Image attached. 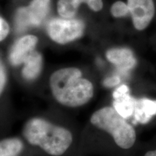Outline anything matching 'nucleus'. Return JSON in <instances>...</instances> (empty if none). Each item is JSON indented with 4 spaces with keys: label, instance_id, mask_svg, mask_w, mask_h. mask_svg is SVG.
I'll return each mask as SVG.
<instances>
[{
    "label": "nucleus",
    "instance_id": "19",
    "mask_svg": "<svg viewBox=\"0 0 156 156\" xmlns=\"http://www.w3.org/2000/svg\"><path fill=\"white\" fill-rule=\"evenodd\" d=\"M144 156H156V149L147 151Z\"/></svg>",
    "mask_w": 156,
    "mask_h": 156
},
{
    "label": "nucleus",
    "instance_id": "8",
    "mask_svg": "<svg viewBox=\"0 0 156 156\" xmlns=\"http://www.w3.org/2000/svg\"><path fill=\"white\" fill-rule=\"evenodd\" d=\"M113 105L119 114L125 119L129 118L134 114L136 99L130 95L127 85H122L115 90L113 93Z\"/></svg>",
    "mask_w": 156,
    "mask_h": 156
},
{
    "label": "nucleus",
    "instance_id": "15",
    "mask_svg": "<svg viewBox=\"0 0 156 156\" xmlns=\"http://www.w3.org/2000/svg\"><path fill=\"white\" fill-rule=\"evenodd\" d=\"M7 80V70L5 67V64H3L2 61L0 58V95L5 90L6 83Z\"/></svg>",
    "mask_w": 156,
    "mask_h": 156
},
{
    "label": "nucleus",
    "instance_id": "1",
    "mask_svg": "<svg viewBox=\"0 0 156 156\" xmlns=\"http://www.w3.org/2000/svg\"><path fill=\"white\" fill-rule=\"evenodd\" d=\"M49 85L55 100L63 106L75 108L86 104L92 99V83L83 77L80 69L67 67L55 71L51 75Z\"/></svg>",
    "mask_w": 156,
    "mask_h": 156
},
{
    "label": "nucleus",
    "instance_id": "7",
    "mask_svg": "<svg viewBox=\"0 0 156 156\" xmlns=\"http://www.w3.org/2000/svg\"><path fill=\"white\" fill-rule=\"evenodd\" d=\"M38 43V38L28 35L20 38L14 43L9 54V60L13 66L23 64L28 56L34 51Z\"/></svg>",
    "mask_w": 156,
    "mask_h": 156
},
{
    "label": "nucleus",
    "instance_id": "13",
    "mask_svg": "<svg viewBox=\"0 0 156 156\" xmlns=\"http://www.w3.org/2000/svg\"><path fill=\"white\" fill-rule=\"evenodd\" d=\"M90 0H59L57 4V10L59 15L64 18H73L77 14L80 5L88 3Z\"/></svg>",
    "mask_w": 156,
    "mask_h": 156
},
{
    "label": "nucleus",
    "instance_id": "6",
    "mask_svg": "<svg viewBox=\"0 0 156 156\" xmlns=\"http://www.w3.org/2000/svg\"><path fill=\"white\" fill-rule=\"evenodd\" d=\"M127 5L134 28L137 30H143L155 15L153 0H127Z\"/></svg>",
    "mask_w": 156,
    "mask_h": 156
},
{
    "label": "nucleus",
    "instance_id": "17",
    "mask_svg": "<svg viewBox=\"0 0 156 156\" xmlns=\"http://www.w3.org/2000/svg\"><path fill=\"white\" fill-rule=\"evenodd\" d=\"M120 83V78L118 76H112L111 77H108L103 81V85L105 87H113L119 85Z\"/></svg>",
    "mask_w": 156,
    "mask_h": 156
},
{
    "label": "nucleus",
    "instance_id": "5",
    "mask_svg": "<svg viewBox=\"0 0 156 156\" xmlns=\"http://www.w3.org/2000/svg\"><path fill=\"white\" fill-rule=\"evenodd\" d=\"M51 0H33L28 7L17 11L15 24L18 30L23 31L30 26H38L47 16Z\"/></svg>",
    "mask_w": 156,
    "mask_h": 156
},
{
    "label": "nucleus",
    "instance_id": "3",
    "mask_svg": "<svg viewBox=\"0 0 156 156\" xmlns=\"http://www.w3.org/2000/svg\"><path fill=\"white\" fill-rule=\"evenodd\" d=\"M90 122L95 127L110 134L115 143L122 149H130L135 143V129L113 107L98 109L91 116Z\"/></svg>",
    "mask_w": 156,
    "mask_h": 156
},
{
    "label": "nucleus",
    "instance_id": "18",
    "mask_svg": "<svg viewBox=\"0 0 156 156\" xmlns=\"http://www.w3.org/2000/svg\"><path fill=\"white\" fill-rule=\"evenodd\" d=\"M87 5L90 8L95 12L100 11L103 8L102 0H90Z\"/></svg>",
    "mask_w": 156,
    "mask_h": 156
},
{
    "label": "nucleus",
    "instance_id": "16",
    "mask_svg": "<svg viewBox=\"0 0 156 156\" xmlns=\"http://www.w3.org/2000/svg\"><path fill=\"white\" fill-rule=\"evenodd\" d=\"M9 32V28L5 19L0 17V42L7 36Z\"/></svg>",
    "mask_w": 156,
    "mask_h": 156
},
{
    "label": "nucleus",
    "instance_id": "14",
    "mask_svg": "<svg viewBox=\"0 0 156 156\" xmlns=\"http://www.w3.org/2000/svg\"><path fill=\"white\" fill-rule=\"evenodd\" d=\"M112 15L115 17H122L129 14L128 5L123 2L118 1L112 5L111 8Z\"/></svg>",
    "mask_w": 156,
    "mask_h": 156
},
{
    "label": "nucleus",
    "instance_id": "2",
    "mask_svg": "<svg viewBox=\"0 0 156 156\" xmlns=\"http://www.w3.org/2000/svg\"><path fill=\"white\" fill-rule=\"evenodd\" d=\"M23 135L28 143L51 156L63 155L73 141L69 130L41 118H33L25 123Z\"/></svg>",
    "mask_w": 156,
    "mask_h": 156
},
{
    "label": "nucleus",
    "instance_id": "4",
    "mask_svg": "<svg viewBox=\"0 0 156 156\" xmlns=\"http://www.w3.org/2000/svg\"><path fill=\"white\" fill-rule=\"evenodd\" d=\"M85 25L83 21L73 18H56L48 23L47 33L54 41L66 44L83 36Z\"/></svg>",
    "mask_w": 156,
    "mask_h": 156
},
{
    "label": "nucleus",
    "instance_id": "12",
    "mask_svg": "<svg viewBox=\"0 0 156 156\" xmlns=\"http://www.w3.org/2000/svg\"><path fill=\"white\" fill-rule=\"evenodd\" d=\"M24 148L19 138L11 137L0 141V156H19Z\"/></svg>",
    "mask_w": 156,
    "mask_h": 156
},
{
    "label": "nucleus",
    "instance_id": "10",
    "mask_svg": "<svg viewBox=\"0 0 156 156\" xmlns=\"http://www.w3.org/2000/svg\"><path fill=\"white\" fill-rule=\"evenodd\" d=\"M133 115L138 123L147 124L156 115V100L145 98L136 99Z\"/></svg>",
    "mask_w": 156,
    "mask_h": 156
},
{
    "label": "nucleus",
    "instance_id": "11",
    "mask_svg": "<svg viewBox=\"0 0 156 156\" xmlns=\"http://www.w3.org/2000/svg\"><path fill=\"white\" fill-rule=\"evenodd\" d=\"M22 75L27 80H34L38 77L43 67V58L38 51H34L25 58L23 62Z\"/></svg>",
    "mask_w": 156,
    "mask_h": 156
},
{
    "label": "nucleus",
    "instance_id": "9",
    "mask_svg": "<svg viewBox=\"0 0 156 156\" xmlns=\"http://www.w3.org/2000/svg\"><path fill=\"white\" fill-rule=\"evenodd\" d=\"M108 62L122 71H128L137 64L133 51L128 48H114L106 52Z\"/></svg>",
    "mask_w": 156,
    "mask_h": 156
}]
</instances>
